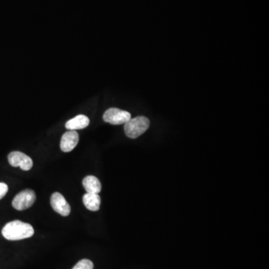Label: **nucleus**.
I'll return each instance as SVG.
<instances>
[{"mask_svg":"<svg viewBox=\"0 0 269 269\" xmlns=\"http://www.w3.org/2000/svg\"><path fill=\"white\" fill-rule=\"evenodd\" d=\"M33 227L31 224L21 220H13L5 224L2 230V234L10 241H18L32 237L34 235Z\"/></svg>","mask_w":269,"mask_h":269,"instance_id":"obj_1","label":"nucleus"},{"mask_svg":"<svg viewBox=\"0 0 269 269\" xmlns=\"http://www.w3.org/2000/svg\"><path fill=\"white\" fill-rule=\"evenodd\" d=\"M150 122L146 117L139 116L131 118L124 125V131L127 137L137 139L149 128Z\"/></svg>","mask_w":269,"mask_h":269,"instance_id":"obj_2","label":"nucleus"},{"mask_svg":"<svg viewBox=\"0 0 269 269\" xmlns=\"http://www.w3.org/2000/svg\"><path fill=\"white\" fill-rule=\"evenodd\" d=\"M36 200V195L35 192L30 189L22 191L18 194L12 201V206L14 209L19 211L31 207Z\"/></svg>","mask_w":269,"mask_h":269,"instance_id":"obj_3","label":"nucleus"},{"mask_svg":"<svg viewBox=\"0 0 269 269\" xmlns=\"http://www.w3.org/2000/svg\"><path fill=\"white\" fill-rule=\"evenodd\" d=\"M131 119L129 112L117 108H111L106 111L103 115L104 122L112 125L125 124Z\"/></svg>","mask_w":269,"mask_h":269,"instance_id":"obj_4","label":"nucleus"},{"mask_svg":"<svg viewBox=\"0 0 269 269\" xmlns=\"http://www.w3.org/2000/svg\"><path fill=\"white\" fill-rule=\"evenodd\" d=\"M8 159L11 166L20 167L24 171H29L33 166L32 159L22 152H11L8 155Z\"/></svg>","mask_w":269,"mask_h":269,"instance_id":"obj_5","label":"nucleus"},{"mask_svg":"<svg viewBox=\"0 0 269 269\" xmlns=\"http://www.w3.org/2000/svg\"><path fill=\"white\" fill-rule=\"evenodd\" d=\"M51 206L54 211L62 216H69L71 213V208L69 203L65 200L62 194L55 192L52 194L50 198Z\"/></svg>","mask_w":269,"mask_h":269,"instance_id":"obj_6","label":"nucleus"},{"mask_svg":"<svg viewBox=\"0 0 269 269\" xmlns=\"http://www.w3.org/2000/svg\"><path fill=\"white\" fill-rule=\"evenodd\" d=\"M79 136L77 132L75 130H70L65 132L61 139L60 147L62 151L65 153L72 151L76 147L79 142Z\"/></svg>","mask_w":269,"mask_h":269,"instance_id":"obj_7","label":"nucleus"},{"mask_svg":"<svg viewBox=\"0 0 269 269\" xmlns=\"http://www.w3.org/2000/svg\"><path fill=\"white\" fill-rule=\"evenodd\" d=\"M90 120L88 117L83 115H77L67 122L65 127L69 130H76L86 128L89 125Z\"/></svg>","mask_w":269,"mask_h":269,"instance_id":"obj_8","label":"nucleus"},{"mask_svg":"<svg viewBox=\"0 0 269 269\" xmlns=\"http://www.w3.org/2000/svg\"><path fill=\"white\" fill-rule=\"evenodd\" d=\"M84 205L90 211H98L100 206L101 199L98 194L86 193L82 197Z\"/></svg>","mask_w":269,"mask_h":269,"instance_id":"obj_9","label":"nucleus"},{"mask_svg":"<svg viewBox=\"0 0 269 269\" xmlns=\"http://www.w3.org/2000/svg\"><path fill=\"white\" fill-rule=\"evenodd\" d=\"M82 184L87 193L99 194L102 189L100 182L95 176H87L84 178Z\"/></svg>","mask_w":269,"mask_h":269,"instance_id":"obj_10","label":"nucleus"},{"mask_svg":"<svg viewBox=\"0 0 269 269\" xmlns=\"http://www.w3.org/2000/svg\"><path fill=\"white\" fill-rule=\"evenodd\" d=\"M72 269H94V264L91 260L84 259L80 260Z\"/></svg>","mask_w":269,"mask_h":269,"instance_id":"obj_11","label":"nucleus"},{"mask_svg":"<svg viewBox=\"0 0 269 269\" xmlns=\"http://www.w3.org/2000/svg\"><path fill=\"white\" fill-rule=\"evenodd\" d=\"M8 191V187L7 184L4 183H0V200L3 198Z\"/></svg>","mask_w":269,"mask_h":269,"instance_id":"obj_12","label":"nucleus"}]
</instances>
